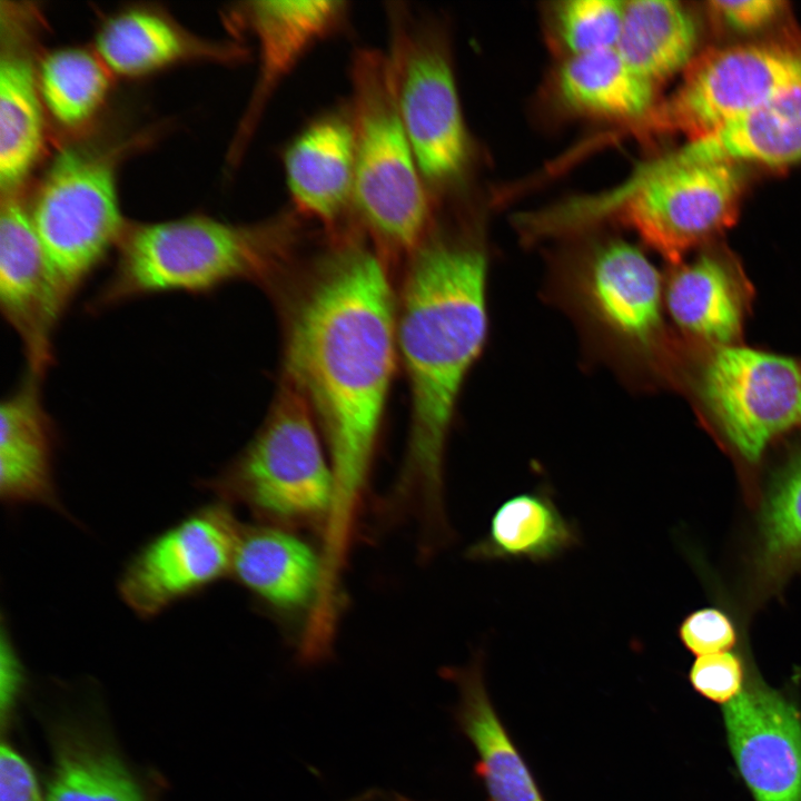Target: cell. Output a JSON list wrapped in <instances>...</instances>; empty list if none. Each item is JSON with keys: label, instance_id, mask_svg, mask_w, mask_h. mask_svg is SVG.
Returning a JSON list of instances; mask_svg holds the SVG:
<instances>
[{"label": "cell", "instance_id": "6da1fadb", "mask_svg": "<svg viewBox=\"0 0 801 801\" xmlns=\"http://www.w3.org/2000/svg\"><path fill=\"white\" fill-rule=\"evenodd\" d=\"M397 309L383 260L360 241L338 245L290 313L286 384L318 421L334 477L322 544L349 554L394 374Z\"/></svg>", "mask_w": 801, "mask_h": 801}, {"label": "cell", "instance_id": "7a4b0ae2", "mask_svg": "<svg viewBox=\"0 0 801 801\" xmlns=\"http://www.w3.org/2000/svg\"><path fill=\"white\" fill-rule=\"evenodd\" d=\"M484 249L434 237L413 251L397 315V345L408 375L412 421L405 458L382 498L389 525L411 522L418 537L452 533L444 485L445 448L463 382L487 332Z\"/></svg>", "mask_w": 801, "mask_h": 801}, {"label": "cell", "instance_id": "3957f363", "mask_svg": "<svg viewBox=\"0 0 801 801\" xmlns=\"http://www.w3.org/2000/svg\"><path fill=\"white\" fill-rule=\"evenodd\" d=\"M294 234L288 216L249 225L206 216L127 225L113 270L88 312L151 295H198L238 279H260L288 251Z\"/></svg>", "mask_w": 801, "mask_h": 801}, {"label": "cell", "instance_id": "277c9868", "mask_svg": "<svg viewBox=\"0 0 801 801\" xmlns=\"http://www.w3.org/2000/svg\"><path fill=\"white\" fill-rule=\"evenodd\" d=\"M743 174L731 161H685L675 151L640 165L614 189L547 208L554 235L617 216L673 263L735 220Z\"/></svg>", "mask_w": 801, "mask_h": 801}, {"label": "cell", "instance_id": "5b68a950", "mask_svg": "<svg viewBox=\"0 0 801 801\" xmlns=\"http://www.w3.org/2000/svg\"><path fill=\"white\" fill-rule=\"evenodd\" d=\"M350 76L354 206L385 247L413 253L426 237L431 201L398 111L387 55L357 50Z\"/></svg>", "mask_w": 801, "mask_h": 801}, {"label": "cell", "instance_id": "8992f818", "mask_svg": "<svg viewBox=\"0 0 801 801\" xmlns=\"http://www.w3.org/2000/svg\"><path fill=\"white\" fill-rule=\"evenodd\" d=\"M305 400L287 384L258 433L207 486L270 525L323 535L334 497L326 446Z\"/></svg>", "mask_w": 801, "mask_h": 801}, {"label": "cell", "instance_id": "52a82bcc", "mask_svg": "<svg viewBox=\"0 0 801 801\" xmlns=\"http://www.w3.org/2000/svg\"><path fill=\"white\" fill-rule=\"evenodd\" d=\"M59 310L63 315L126 229L115 161L81 148L62 149L30 210Z\"/></svg>", "mask_w": 801, "mask_h": 801}, {"label": "cell", "instance_id": "ba28073f", "mask_svg": "<svg viewBox=\"0 0 801 801\" xmlns=\"http://www.w3.org/2000/svg\"><path fill=\"white\" fill-rule=\"evenodd\" d=\"M801 85V51L777 44L713 49L693 59L683 81L630 134L710 136Z\"/></svg>", "mask_w": 801, "mask_h": 801}, {"label": "cell", "instance_id": "9c48e42d", "mask_svg": "<svg viewBox=\"0 0 801 801\" xmlns=\"http://www.w3.org/2000/svg\"><path fill=\"white\" fill-rule=\"evenodd\" d=\"M386 53L398 111L427 185L455 180L468 159V136L445 44L404 9H389Z\"/></svg>", "mask_w": 801, "mask_h": 801}, {"label": "cell", "instance_id": "30bf717a", "mask_svg": "<svg viewBox=\"0 0 801 801\" xmlns=\"http://www.w3.org/2000/svg\"><path fill=\"white\" fill-rule=\"evenodd\" d=\"M698 393L726 445L748 465L801 427V360L722 346L701 368Z\"/></svg>", "mask_w": 801, "mask_h": 801}, {"label": "cell", "instance_id": "8fae6325", "mask_svg": "<svg viewBox=\"0 0 801 801\" xmlns=\"http://www.w3.org/2000/svg\"><path fill=\"white\" fill-rule=\"evenodd\" d=\"M241 527L229 506H205L138 552L119 592L139 616L152 617L233 572Z\"/></svg>", "mask_w": 801, "mask_h": 801}, {"label": "cell", "instance_id": "7c38bea8", "mask_svg": "<svg viewBox=\"0 0 801 801\" xmlns=\"http://www.w3.org/2000/svg\"><path fill=\"white\" fill-rule=\"evenodd\" d=\"M738 769L756 801H801V719L794 705L759 680L723 704Z\"/></svg>", "mask_w": 801, "mask_h": 801}, {"label": "cell", "instance_id": "4fadbf2b", "mask_svg": "<svg viewBox=\"0 0 801 801\" xmlns=\"http://www.w3.org/2000/svg\"><path fill=\"white\" fill-rule=\"evenodd\" d=\"M0 308L20 339L27 372L44 378L53 364V336L63 316L30 210L16 192L0 207Z\"/></svg>", "mask_w": 801, "mask_h": 801}, {"label": "cell", "instance_id": "5bb4252c", "mask_svg": "<svg viewBox=\"0 0 801 801\" xmlns=\"http://www.w3.org/2000/svg\"><path fill=\"white\" fill-rule=\"evenodd\" d=\"M580 301L623 347L647 355L662 333L660 274L635 246L619 239L596 248L576 276Z\"/></svg>", "mask_w": 801, "mask_h": 801}, {"label": "cell", "instance_id": "9a60e30c", "mask_svg": "<svg viewBox=\"0 0 801 801\" xmlns=\"http://www.w3.org/2000/svg\"><path fill=\"white\" fill-rule=\"evenodd\" d=\"M344 1H250L236 9L237 26L258 46V77L237 136L236 151L249 140L268 101L303 57L347 18Z\"/></svg>", "mask_w": 801, "mask_h": 801}, {"label": "cell", "instance_id": "2e32d148", "mask_svg": "<svg viewBox=\"0 0 801 801\" xmlns=\"http://www.w3.org/2000/svg\"><path fill=\"white\" fill-rule=\"evenodd\" d=\"M261 604L283 615H316L324 586L322 553L284 527H241L233 572Z\"/></svg>", "mask_w": 801, "mask_h": 801}, {"label": "cell", "instance_id": "e0dca14e", "mask_svg": "<svg viewBox=\"0 0 801 801\" xmlns=\"http://www.w3.org/2000/svg\"><path fill=\"white\" fill-rule=\"evenodd\" d=\"M287 188L296 210L332 228L354 204L355 141L350 115L316 118L287 146Z\"/></svg>", "mask_w": 801, "mask_h": 801}, {"label": "cell", "instance_id": "ac0fdd59", "mask_svg": "<svg viewBox=\"0 0 801 801\" xmlns=\"http://www.w3.org/2000/svg\"><path fill=\"white\" fill-rule=\"evenodd\" d=\"M42 380L27 372L0 405V492L10 504L58 505L53 478L57 435L42 400Z\"/></svg>", "mask_w": 801, "mask_h": 801}, {"label": "cell", "instance_id": "d6986e66", "mask_svg": "<svg viewBox=\"0 0 801 801\" xmlns=\"http://www.w3.org/2000/svg\"><path fill=\"white\" fill-rule=\"evenodd\" d=\"M0 56V186L16 192L33 167L43 142L38 71L27 47V27L18 9L2 8Z\"/></svg>", "mask_w": 801, "mask_h": 801}, {"label": "cell", "instance_id": "ffe728a7", "mask_svg": "<svg viewBox=\"0 0 801 801\" xmlns=\"http://www.w3.org/2000/svg\"><path fill=\"white\" fill-rule=\"evenodd\" d=\"M483 663L477 651L466 665L442 670L458 692L455 720L476 751V774L488 801H545L493 705Z\"/></svg>", "mask_w": 801, "mask_h": 801}, {"label": "cell", "instance_id": "44dd1931", "mask_svg": "<svg viewBox=\"0 0 801 801\" xmlns=\"http://www.w3.org/2000/svg\"><path fill=\"white\" fill-rule=\"evenodd\" d=\"M748 294L738 267L704 254L673 273L665 299L679 328L722 347L733 345L742 332Z\"/></svg>", "mask_w": 801, "mask_h": 801}, {"label": "cell", "instance_id": "7402d4cb", "mask_svg": "<svg viewBox=\"0 0 801 801\" xmlns=\"http://www.w3.org/2000/svg\"><path fill=\"white\" fill-rule=\"evenodd\" d=\"M97 52L108 70L136 77L191 58L237 60L235 44L199 40L169 18L149 9H129L108 19L97 36Z\"/></svg>", "mask_w": 801, "mask_h": 801}, {"label": "cell", "instance_id": "603a6c76", "mask_svg": "<svg viewBox=\"0 0 801 801\" xmlns=\"http://www.w3.org/2000/svg\"><path fill=\"white\" fill-rule=\"evenodd\" d=\"M556 89L570 110L625 127L640 122L659 102L657 88L615 48L566 57L557 71Z\"/></svg>", "mask_w": 801, "mask_h": 801}, {"label": "cell", "instance_id": "cb8c5ba5", "mask_svg": "<svg viewBox=\"0 0 801 801\" xmlns=\"http://www.w3.org/2000/svg\"><path fill=\"white\" fill-rule=\"evenodd\" d=\"M580 542L577 526L558 511L551 490L540 486L505 500L492 515L486 535L466 548L465 557L474 562L544 563Z\"/></svg>", "mask_w": 801, "mask_h": 801}, {"label": "cell", "instance_id": "d4e9b609", "mask_svg": "<svg viewBox=\"0 0 801 801\" xmlns=\"http://www.w3.org/2000/svg\"><path fill=\"white\" fill-rule=\"evenodd\" d=\"M686 161L783 166L801 159V85L760 109L675 150Z\"/></svg>", "mask_w": 801, "mask_h": 801}, {"label": "cell", "instance_id": "484cf974", "mask_svg": "<svg viewBox=\"0 0 801 801\" xmlns=\"http://www.w3.org/2000/svg\"><path fill=\"white\" fill-rule=\"evenodd\" d=\"M801 570V446L773 473L760 506L751 558L759 597L780 593Z\"/></svg>", "mask_w": 801, "mask_h": 801}, {"label": "cell", "instance_id": "4316f807", "mask_svg": "<svg viewBox=\"0 0 801 801\" xmlns=\"http://www.w3.org/2000/svg\"><path fill=\"white\" fill-rule=\"evenodd\" d=\"M698 31L691 13L678 1H625L615 49L657 89L693 60Z\"/></svg>", "mask_w": 801, "mask_h": 801}, {"label": "cell", "instance_id": "83f0119b", "mask_svg": "<svg viewBox=\"0 0 801 801\" xmlns=\"http://www.w3.org/2000/svg\"><path fill=\"white\" fill-rule=\"evenodd\" d=\"M41 99L66 128L86 123L100 108L109 89L106 66L98 56L79 48L47 55L38 70Z\"/></svg>", "mask_w": 801, "mask_h": 801}, {"label": "cell", "instance_id": "f1b7e54d", "mask_svg": "<svg viewBox=\"0 0 801 801\" xmlns=\"http://www.w3.org/2000/svg\"><path fill=\"white\" fill-rule=\"evenodd\" d=\"M625 1L567 0L552 9V31L566 57L615 48Z\"/></svg>", "mask_w": 801, "mask_h": 801}, {"label": "cell", "instance_id": "f546056e", "mask_svg": "<svg viewBox=\"0 0 801 801\" xmlns=\"http://www.w3.org/2000/svg\"><path fill=\"white\" fill-rule=\"evenodd\" d=\"M47 801H141V798L116 762L100 756H73L60 764Z\"/></svg>", "mask_w": 801, "mask_h": 801}, {"label": "cell", "instance_id": "4dcf8cb0", "mask_svg": "<svg viewBox=\"0 0 801 801\" xmlns=\"http://www.w3.org/2000/svg\"><path fill=\"white\" fill-rule=\"evenodd\" d=\"M683 645L698 656L726 652L738 641V629L729 614L706 606L688 614L679 625Z\"/></svg>", "mask_w": 801, "mask_h": 801}, {"label": "cell", "instance_id": "1f68e13d", "mask_svg": "<svg viewBox=\"0 0 801 801\" xmlns=\"http://www.w3.org/2000/svg\"><path fill=\"white\" fill-rule=\"evenodd\" d=\"M690 681L699 693L723 704L735 698L745 682L740 657L729 651L698 656Z\"/></svg>", "mask_w": 801, "mask_h": 801}, {"label": "cell", "instance_id": "d6a6232c", "mask_svg": "<svg viewBox=\"0 0 801 801\" xmlns=\"http://www.w3.org/2000/svg\"><path fill=\"white\" fill-rule=\"evenodd\" d=\"M709 4L728 26L745 32L770 24L784 10V2L778 0H716Z\"/></svg>", "mask_w": 801, "mask_h": 801}, {"label": "cell", "instance_id": "836d02e7", "mask_svg": "<svg viewBox=\"0 0 801 801\" xmlns=\"http://www.w3.org/2000/svg\"><path fill=\"white\" fill-rule=\"evenodd\" d=\"M0 801H42L30 767L6 744L0 752Z\"/></svg>", "mask_w": 801, "mask_h": 801}, {"label": "cell", "instance_id": "e575fe53", "mask_svg": "<svg viewBox=\"0 0 801 801\" xmlns=\"http://www.w3.org/2000/svg\"><path fill=\"white\" fill-rule=\"evenodd\" d=\"M19 668L10 643L2 637L1 645V705L10 703L19 683Z\"/></svg>", "mask_w": 801, "mask_h": 801}, {"label": "cell", "instance_id": "d590c367", "mask_svg": "<svg viewBox=\"0 0 801 801\" xmlns=\"http://www.w3.org/2000/svg\"><path fill=\"white\" fill-rule=\"evenodd\" d=\"M393 801H417V800L412 799V798H409V797H406V795H404V794L396 793V794L394 795Z\"/></svg>", "mask_w": 801, "mask_h": 801}]
</instances>
